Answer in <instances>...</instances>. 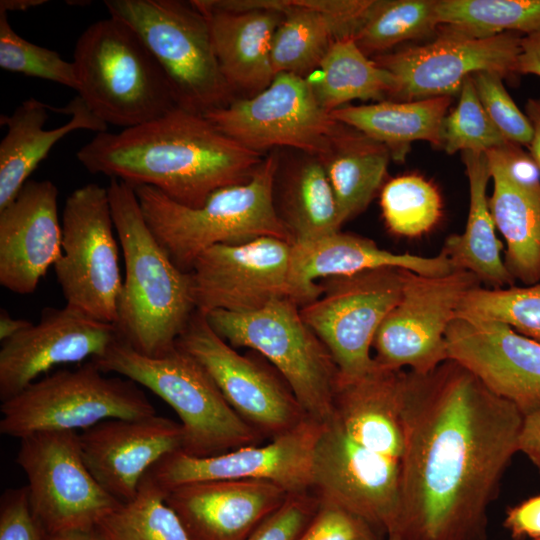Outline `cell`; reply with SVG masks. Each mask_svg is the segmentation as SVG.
Returning a JSON list of instances; mask_svg holds the SVG:
<instances>
[{
    "label": "cell",
    "mask_w": 540,
    "mask_h": 540,
    "mask_svg": "<svg viewBox=\"0 0 540 540\" xmlns=\"http://www.w3.org/2000/svg\"><path fill=\"white\" fill-rule=\"evenodd\" d=\"M400 459L402 540H487L488 512L519 452L523 413L447 360L408 371Z\"/></svg>",
    "instance_id": "cell-1"
},
{
    "label": "cell",
    "mask_w": 540,
    "mask_h": 540,
    "mask_svg": "<svg viewBox=\"0 0 540 540\" xmlns=\"http://www.w3.org/2000/svg\"><path fill=\"white\" fill-rule=\"evenodd\" d=\"M261 156L203 114L181 107L119 132H99L76 154L92 174L132 187H153L193 208L218 189L247 182L263 161Z\"/></svg>",
    "instance_id": "cell-2"
},
{
    "label": "cell",
    "mask_w": 540,
    "mask_h": 540,
    "mask_svg": "<svg viewBox=\"0 0 540 540\" xmlns=\"http://www.w3.org/2000/svg\"><path fill=\"white\" fill-rule=\"evenodd\" d=\"M107 191L125 266L116 327L134 350L158 357L176 346L196 311L190 273L158 242L131 185L110 179Z\"/></svg>",
    "instance_id": "cell-3"
},
{
    "label": "cell",
    "mask_w": 540,
    "mask_h": 540,
    "mask_svg": "<svg viewBox=\"0 0 540 540\" xmlns=\"http://www.w3.org/2000/svg\"><path fill=\"white\" fill-rule=\"evenodd\" d=\"M279 167V155L272 152L247 182L216 190L196 208L181 205L150 186L133 188L158 242L179 269L190 272L197 257L215 245L264 236L292 243L274 203Z\"/></svg>",
    "instance_id": "cell-4"
},
{
    "label": "cell",
    "mask_w": 540,
    "mask_h": 540,
    "mask_svg": "<svg viewBox=\"0 0 540 540\" xmlns=\"http://www.w3.org/2000/svg\"><path fill=\"white\" fill-rule=\"evenodd\" d=\"M78 96L107 126L135 127L179 107L164 70L141 38L109 16L88 26L73 60Z\"/></svg>",
    "instance_id": "cell-5"
},
{
    "label": "cell",
    "mask_w": 540,
    "mask_h": 540,
    "mask_svg": "<svg viewBox=\"0 0 540 540\" xmlns=\"http://www.w3.org/2000/svg\"><path fill=\"white\" fill-rule=\"evenodd\" d=\"M92 361L103 372L130 379L165 401L180 419L181 451L187 455L215 456L265 439L232 409L208 372L177 346L149 357L120 338Z\"/></svg>",
    "instance_id": "cell-6"
},
{
    "label": "cell",
    "mask_w": 540,
    "mask_h": 540,
    "mask_svg": "<svg viewBox=\"0 0 540 540\" xmlns=\"http://www.w3.org/2000/svg\"><path fill=\"white\" fill-rule=\"evenodd\" d=\"M109 16L127 24L167 75L179 107L200 114L234 100L217 61L209 24L193 3L105 0Z\"/></svg>",
    "instance_id": "cell-7"
},
{
    "label": "cell",
    "mask_w": 540,
    "mask_h": 540,
    "mask_svg": "<svg viewBox=\"0 0 540 540\" xmlns=\"http://www.w3.org/2000/svg\"><path fill=\"white\" fill-rule=\"evenodd\" d=\"M211 328L233 348L264 357L285 379L309 418L322 423L332 412L339 370L326 345L288 298L247 313H204Z\"/></svg>",
    "instance_id": "cell-8"
},
{
    "label": "cell",
    "mask_w": 540,
    "mask_h": 540,
    "mask_svg": "<svg viewBox=\"0 0 540 540\" xmlns=\"http://www.w3.org/2000/svg\"><path fill=\"white\" fill-rule=\"evenodd\" d=\"M0 433L19 440L47 431L86 430L114 418L156 414L134 381L107 376L92 360L36 380L2 402Z\"/></svg>",
    "instance_id": "cell-9"
},
{
    "label": "cell",
    "mask_w": 540,
    "mask_h": 540,
    "mask_svg": "<svg viewBox=\"0 0 540 540\" xmlns=\"http://www.w3.org/2000/svg\"><path fill=\"white\" fill-rule=\"evenodd\" d=\"M54 271L66 306L116 325L123 278L107 187L89 183L65 200Z\"/></svg>",
    "instance_id": "cell-10"
},
{
    "label": "cell",
    "mask_w": 540,
    "mask_h": 540,
    "mask_svg": "<svg viewBox=\"0 0 540 540\" xmlns=\"http://www.w3.org/2000/svg\"><path fill=\"white\" fill-rule=\"evenodd\" d=\"M402 268L384 267L321 279V295L300 307L305 323L332 355L339 378L353 379L373 365L375 334L399 302Z\"/></svg>",
    "instance_id": "cell-11"
},
{
    "label": "cell",
    "mask_w": 540,
    "mask_h": 540,
    "mask_svg": "<svg viewBox=\"0 0 540 540\" xmlns=\"http://www.w3.org/2000/svg\"><path fill=\"white\" fill-rule=\"evenodd\" d=\"M23 470L34 511L49 535L92 530L121 502L86 466L76 431H47L20 439Z\"/></svg>",
    "instance_id": "cell-12"
},
{
    "label": "cell",
    "mask_w": 540,
    "mask_h": 540,
    "mask_svg": "<svg viewBox=\"0 0 540 540\" xmlns=\"http://www.w3.org/2000/svg\"><path fill=\"white\" fill-rule=\"evenodd\" d=\"M210 375L232 409L265 439L284 435L309 417L272 366L238 353L196 310L176 341Z\"/></svg>",
    "instance_id": "cell-13"
},
{
    "label": "cell",
    "mask_w": 540,
    "mask_h": 540,
    "mask_svg": "<svg viewBox=\"0 0 540 540\" xmlns=\"http://www.w3.org/2000/svg\"><path fill=\"white\" fill-rule=\"evenodd\" d=\"M244 147L262 154L290 147L321 158L340 127L315 98L305 78L278 73L261 92L203 114Z\"/></svg>",
    "instance_id": "cell-14"
},
{
    "label": "cell",
    "mask_w": 540,
    "mask_h": 540,
    "mask_svg": "<svg viewBox=\"0 0 540 540\" xmlns=\"http://www.w3.org/2000/svg\"><path fill=\"white\" fill-rule=\"evenodd\" d=\"M402 295L379 326L374 361L385 368L428 374L448 360L445 334L465 294L481 284L463 269L439 276L403 270Z\"/></svg>",
    "instance_id": "cell-15"
},
{
    "label": "cell",
    "mask_w": 540,
    "mask_h": 540,
    "mask_svg": "<svg viewBox=\"0 0 540 540\" xmlns=\"http://www.w3.org/2000/svg\"><path fill=\"white\" fill-rule=\"evenodd\" d=\"M311 492L363 517L387 536L400 516V461L350 438L331 417L320 424Z\"/></svg>",
    "instance_id": "cell-16"
},
{
    "label": "cell",
    "mask_w": 540,
    "mask_h": 540,
    "mask_svg": "<svg viewBox=\"0 0 540 540\" xmlns=\"http://www.w3.org/2000/svg\"><path fill=\"white\" fill-rule=\"evenodd\" d=\"M426 44L386 52L374 61L397 81L393 98L413 101L450 96L477 72H494L503 78L518 75L523 35L502 33L476 38L445 30Z\"/></svg>",
    "instance_id": "cell-17"
},
{
    "label": "cell",
    "mask_w": 540,
    "mask_h": 540,
    "mask_svg": "<svg viewBox=\"0 0 540 540\" xmlns=\"http://www.w3.org/2000/svg\"><path fill=\"white\" fill-rule=\"evenodd\" d=\"M292 243L264 236L202 252L190 273L192 297L203 313H247L290 299Z\"/></svg>",
    "instance_id": "cell-18"
},
{
    "label": "cell",
    "mask_w": 540,
    "mask_h": 540,
    "mask_svg": "<svg viewBox=\"0 0 540 540\" xmlns=\"http://www.w3.org/2000/svg\"><path fill=\"white\" fill-rule=\"evenodd\" d=\"M320 424L308 418L266 445L246 446L215 456L172 452L146 476L165 493L190 483L231 479L271 481L289 494L311 492L313 454Z\"/></svg>",
    "instance_id": "cell-19"
},
{
    "label": "cell",
    "mask_w": 540,
    "mask_h": 540,
    "mask_svg": "<svg viewBox=\"0 0 540 540\" xmlns=\"http://www.w3.org/2000/svg\"><path fill=\"white\" fill-rule=\"evenodd\" d=\"M448 360L524 414L540 405V343L509 325L455 315L445 334Z\"/></svg>",
    "instance_id": "cell-20"
},
{
    "label": "cell",
    "mask_w": 540,
    "mask_h": 540,
    "mask_svg": "<svg viewBox=\"0 0 540 540\" xmlns=\"http://www.w3.org/2000/svg\"><path fill=\"white\" fill-rule=\"evenodd\" d=\"M120 338L116 325L66 305L44 308L37 324L1 342L0 400L20 393L55 366L102 357Z\"/></svg>",
    "instance_id": "cell-21"
},
{
    "label": "cell",
    "mask_w": 540,
    "mask_h": 540,
    "mask_svg": "<svg viewBox=\"0 0 540 540\" xmlns=\"http://www.w3.org/2000/svg\"><path fill=\"white\" fill-rule=\"evenodd\" d=\"M83 460L115 499H133L141 480L164 456L182 449L180 423L157 414L114 418L79 433Z\"/></svg>",
    "instance_id": "cell-22"
},
{
    "label": "cell",
    "mask_w": 540,
    "mask_h": 540,
    "mask_svg": "<svg viewBox=\"0 0 540 540\" xmlns=\"http://www.w3.org/2000/svg\"><path fill=\"white\" fill-rule=\"evenodd\" d=\"M62 252L58 188L28 180L0 209V284L20 295L33 293Z\"/></svg>",
    "instance_id": "cell-23"
},
{
    "label": "cell",
    "mask_w": 540,
    "mask_h": 540,
    "mask_svg": "<svg viewBox=\"0 0 540 540\" xmlns=\"http://www.w3.org/2000/svg\"><path fill=\"white\" fill-rule=\"evenodd\" d=\"M493 180L489 208L506 242L505 265L524 285L540 281V172L520 145L485 152Z\"/></svg>",
    "instance_id": "cell-24"
},
{
    "label": "cell",
    "mask_w": 540,
    "mask_h": 540,
    "mask_svg": "<svg viewBox=\"0 0 540 540\" xmlns=\"http://www.w3.org/2000/svg\"><path fill=\"white\" fill-rule=\"evenodd\" d=\"M288 495L271 481L231 479L182 485L165 500L192 540H244Z\"/></svg>",
    "instance_id": "cell-25"
},
{
    "label": "cell",
    "mask_w": 540,
    "mask_h": 540,
    "mask_svg": "<svg viewBox=\"0 0 540 540\" xmlns=\"http://www.w3.org/2000/svg\"><path fill=\"white\" fill-rule=\"evenodd\" d=\"M207 18L220 70L232 90L253 96L264 90L275 74L272 40L283 19L274 0H195Z\"/></svg>",
    "instance_id": "cell-26"
},
{
    "label": "cell",
    "mask_w": 540,
    "mask_h": 540,
    "mask_svg": "<svg viewBox=\"0 0 540 540\" xmlns=\"http://www.w3.org/2000/svg\"><path fill=\"white\" fill-rule=\"evenodd\" d=\"M392 267L425 276L445 275L455 270L444 252L425 257L394 253L358 235L337 231L318 239L292 243L290 300L302 307L316 300L322 287L316 279L352 275Z\"/></svg>",
    "instance_id": "cell-27"
},
{
    "label": "cell",
    "mask_w": 540,
    "mask_h": 540,
    "mask_svg": "<svg viewBox=\"0 0 540 540\" xmlns=\"http://www.w3.org/2000/svg\"><path fill=\"white\" fill-rule=\"evenodd\" d=\"M7 132L0 143V209L11 202L38 165L66 135L76 130L107 131L77 95L63 108L37 99L23 101L9 116H1Z\"/></svg>",
    "instance_id": "cell-28"
},
{
    "label": "cell",
    "mask_w": 540,
    "mask_h": 540,
    "mask_svg": "<svg viewBox=\"0 0 540 540\" xmlns=\"http://www.w3.org/2000/svg\"><path fill=\"white\" fill-rule=\"evenodd\" d=\"M407 381L408 371L385 368L374 361L359 377L338 378L330 417L356 442L400 461Z\"/></svg>",
    "instance_id": "cell-29"
},
{
    "label": "cell",
    "mask_w": 540,
    "mask_h": 540,
    "mask_svg": "<svg viewBox=\"0 0 540 540\" xmlns=\"http://www.w3.org/2000/svg\"><path fill=\"white\" fill-rule=\"evenodd\" d=\"M373 0H274L283 13L271 47L274 74H311L335 40L355 36Z\"/></svg>",
    "instance_id": "cell-30"
},
{
    "label": "cell",
    "mask_w": 540,
    "mask_h": 540,
    "mask_svg": "<svg viewBox=\"0 0 540 540\" xmlns=\"http://www.w3.org/2000/svg\"><path fill=\"white\" fill-rule=\"evenodd\" d=\"M462 156L469 183L467 222L464 232L449 236L441 251L455 269L473 273L491 288L513 286L515 279L502 259V244L489 208L487 186L491 174L486 154L464 151Z\"/></svg>",
    "instance_id": "cell-31"
},
{
    "label": "cell",
    "mask_w": 540,
    "mask_h": 540,
    "mask_svg": "<svg viewBox=\"0 0 540 540\" xmlns=\"http://www.w3.org/2000/svg\"><path fill=\"white\" fill-rule=\"evenodd\" d=\"M452 97L413 101H380L343 106L331 116L384 145L395 161H403L412 142L427 141L440 148V129Z\"/></svg>",
    "instance_id": "cell-32"
},
{
    "label": "cell",
    "mask_w": 540,
    "mask_h": 540,
    "mask_svg": "<svg viewBox=\"0 0 540 540\" xmlns=\"http://www.w3.org/2000/svg\"><path fill=\"white\" fill-rule=\"evenodd\" d=\"M390 158L384 145L340 124L329 151L318 159L333 190L342 225L368 207L383 183Z\"/></svg>",
    "instance_id": "cell-33"
},
{
    "label": "cell",
    "mask_w": 540,
    "mask_h": 540,
    "mask_svg": "<svg viewBox=\"0 0 540 540\" xmlns=\"http://www.w3.org/2000/svg\"><path fill=\"white\" fill-rule=\"evenodd\" d=\"M277 214L292 243L318 239L342 226L333 190L321 161L307 155L278 179Z\"/></svg>",
    "instance_id": "cell-34"
},
{
    "label": "cell",
    "mask_w": 540,
    "mask_h": 540,
    "mask_svg": "<svg viewBox=\"0 0 540 540\" xmlns=\"http://www.w3.org/2000/svg\"><path fill=\"white\" fill-rule=\"evenodd\" d=\"M305 79L320 106L329 113L352 100L384 101L397 90L395 77L369 59L353 36L335 40Z\"/></svg>",
    "instance_id": "cell-35"
},
{
    "label": "cell",
    "mask_w": 540,
    "mask_h": 540,
    "mask_svg": "<svg viewBox=\"0 0 540 540\" xmlns=\"http://www.w3.org/2000/svg\"><path fill=\"white\" fill-rule=\"evenodd\" d=\"M438 30L483 38L540 32V0H437Z\"/></svg>",
    "instance_id": "cell-36"
},
{
    "label": "cell",
    "mask_w": 540,
    "mask_h": 540,
    "mask_svg": "<svg viewBox=\"0 0 540 540\" xmlns=\"http://www.w3.org/2000/svg\"><path fill=\"white\" fill-rule=\"evenodd\" d=\"M439 29L437 0H373L354 39L368 56Z\"/></svg>",
    "instance_id": "cell-37"
},
{
    "label": "cell",
    "mask_w": 540,
    "mask_h": 540,
    "mask_svg": "<svg viewBox=\"0 0 540 540\" xmlns=\"http://www.w3.org/2000/svg\"><path fill=\"white\" fill-rule=\"evenodd\" d=\"M165 498L145 475L135 497L121 503L96 529L106 540H192Z\"/></svg>",
    "instance_id": "cell-38"
},
{
    "label": "cell",
    "mask_w": 540,
    "mask_h": 540,
    "mask_svg": "<svg viewBox=\"0 0 540 540\" xmlns=\"http://www.w3.org/2000/svg\"><path fill=\"white\" fill-rule=\"evenodd\" d=\"M382 215L388 229L399 236L419 237L442 215V200L432 182L418 174L395 177L382 188Z\"/></svg>",
    "instance_id": "cell-39"
},
{
    "label": "cell",
    "mask_w": 540,
    "mask_h": 540,
    "mask_svg": "<svg viewBox=\"0 0 540 540\" xmlns=\"http://www.w3.org/2000/svg\"><path fill=\"white\" fill-rule=\"evenodd\" d=\"M455 315L505 323L540 343V281L532 285L469 290Z\"/></svg>",
    "instance_id": "cell-40"
},
{
    "label": "cell",
    "mask_w": 540,
    "mask_h": 540,
    "mask_svg": "<svg viewBox=\"0 0 540 540\" xmlns=\"http://www.w3.org/2000/svg\"><path fill=\"white\" fill-rule=\"evenodd\" d=\"M507 142L480 103L471 77L466 78L456 107L442 121L440 149L448 154L485 153Z\"/></svg>",
    "instance_id": "cell-41"
},
{
    "label": "cell",
    "mask_w": 540,
    "mask_h": 540,
    "mask_svg": "<svg viewBox=\"0 0 540 540\" xmlns=\"http://www.w3.org/2000/svg\"><path fill=\"white\" fill-rule=\"evenodd\" d=\"M0 67L3 70L52 81L77 90L73 62L57 51L36 45L18 35L7 13L0 10Z\"/></svg>",
    "instance_id": "cell-42"
},
{
    "label": "cell",
    "mask_w": 540,
    "mask_h": 540,
    "mask_svg": "<svg viewBox=\"0 0 540 540\" xmlns=\"http://www.w3.org/2000/svg\"><path fill=\"white\" fill-rule=\"evenodd\" d=\"M471 79L480 103L502 136L528 147L533 136L532 125L507 92L503 77L484 71L473 74Z\"/></svg>",
    "instance_id": "cell-43"
},
{
    "label": "cell",
    "mask_w": 540,
    "mask_h": 540,
    "mask_svg": "<svg viewBox=\"0 0 540 540\" xmlns=\"http://www.w3.org/2000/svg\"><path fill=\"white\" fill-rule=\"evenodd\" d=\"M381 535L363 517L319 499L316 513L296 540H382Z\"/></svg>",
    "instance_id": "cell-44"
},
{
    "label": "cell",
    "mask_w": 540,
    "mask_h": 540,
    "mask_svg": "<svg viewBox=\"0 0 540 540\" xmlns=\"http://www.w3.org/2000/svg\"><path fill=\"white\" fill-rule=\"evenodd\" d=\"M319 506L312 493L289 494L283 505L244 540H296Z\"/></svg>",
    "instance_id": "cell-45"
},
{
    "label": "cell",
    "mask_w": 540,
    "mask_h": 540,
    "mask_svg": "<svg viewBox=\"0 0 540 540\" xmlns=\"http://www.w3.org/2000/svg\"><path fill=\"white\" fill-rule=\"evenodd\" d=\"M26 486L7 489L0 501V540H47Z\"/></svg>",
    "instance_id": "cell-46"
},
{
    "label": "cell",
    "mask_w": 540,
    "mask_h": 540,
    "mask_svg": "<svg viewBox=\"0 0 540 540\" xmlns=\"http://www.w3.org/2000/svg\"><path fill=\"white\" fill-rule=\"evenodd\" d=\"M503 526L515 540L540 539V495L509 508Z\"/></svg>",
    "instance_id": "cell-47"
},
{
    "label": "cell",
    "mask_w": 540,
    "mask_h": 540,
    "mask_svg": "<svg viewBox=\"0 0 540 540\" xmlns=\"http://www.w3.org/2000/svg\"><path fill=\"white\" fill-rule=\"evenodd\" d=\"M519 452L540 472V405L523 415Z\"/></svg>",
    "instance_id": "cell-48"
},
{
    "label": "cell",
    "mask_w": 540,
    "mask_h": 540,
    "mask_svg": "<svg viewBox=\"0 0 540 540\" xmlns=\"http://www.w3.org/2000/svg\"><path fill=\"white\" fill-rule=\"evenodd\" d=\"M517 73L540 77V32L522 37Z\"/></svg>",
    "instance_id": "cell-49"
},
{
    "label": "cell",
    "mask_w": 540,
    "mask_h": 540,
    "mask_svg": "<svg viewBox=\"0 0 540 540\" xmlns=\"http://www.w3.org/2000/svg\"><path fill=\"white\" fill-rule=\"evenodd\" d=\"M525 115L529 119L533 136L529 148V154L536 163L540 172V97L529 98L525 104Z\"/></svg>",
    "instance_id": "cell-50"
},
{
    "label": "cell",
    "mask_w": 540,
    "mask_h": 540,
    "mask_svg": "<svg viewBox=\"0 0 540 540\" xmlns=\"http://www.w3.org/2000/svg\"><path fill=\"white\" fill-rule=\"evenodd\" d=\"M33 323L25 319H17L12 317L7 310L0 311V341H6L9 338L20 333L24 329L31 326Z\"/></svg>",
    "instance_id": "cell-51"
},
{
    "label": "cell",
    "mask_w": 540,
    "mask_h": 540,
    "mask_svg": "<svg viewBox=\"0 0 540 540\" xmlns=\"http://www.w3.org/2000/svg\"><path fill=\"white\" fill-rule=\"evenodd\" d=\"M47 540H106L97 529L73 530L49 535Z\"/></svg>",
    "instance_id": "cell-52"
},
{
    "label": "cell",
    "mask_w": 540,
    "mask_h": 540,
    "mask_svg": "<svg viewBox=\"0 0 540 540\" xmlns=\"http://www.w3.org/2000/svg\"><path fill=\"white\" fill-rule=\"evenodd\" d=\"M47 3L46 0H1L0 10L8 14L12 11H27Z\"/></svg>",
    "instance_id": "cell-53"
},
{
    "label": "cell",
    "mask_w": 540,
    "mask_h": 540,
    "mask_svg": "<svg viewBox=\"0 0 540 540\" xmlns=\"http://www.w3.org/2000/svg\"><path fill=\"white\" fill-rule=\"evenodd\" d=\"M387 540H402V538L397 533H393L387 536Z\"/></svg>",
    "instance_id": "cell-54"
},
{
    "label": "cell",
    "mask_w": 540,
    "mask_h": 540,
    "mask_svg": "<svg viewBox=\"0 0 540 540\" xmlns=\"http://www.w3.org/2000/svg\"><path fill=\"white\" fill-rule=\"evenodd\" d=\"M535 540H540V539H535Z\"/></svg>",
    "instance_id": "cell-55"
}]
</instances>
